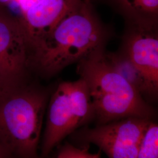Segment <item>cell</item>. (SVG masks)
Instances as JSON below:
<instances>
[{
	"mask_svg": "<svg viewBox=\"0 0 158 158\" xmlns=\"http://www.w3.org/2000/svg\"><path fill=\"white\" fill-rule=\"evenodd\" d=\"M110 35L91 0H82L29 52V68L44 77H52L104 48Z\"/></svg>",
	"mask_w": 158,
	"mask_h": 158,
	"instance_id": "cell-1",
	"label": "cell"
},
{
	"mask_svg": "<svg viewBox=\"0 0 158 158\" xmlns=\"http://www.w3.org/2000/svg\"><path fill=\"white\" fill-rule=\"evenodd\" d=\"M51 90L27 75L0 89V145L14 158H41L40 145Z\"/></svg>",
	"mask_w": 158,
	"mask_h": 158,
	"instance_id": "cell-2",
	"label": "cell"
},
{
	"mask_svg": "<svg viewBox=\"0 0 158 158\" xmlns=\"http://www.w3.org/2000/svg\"><path fill=\"white\" fill-rule=\"evenodd\" d=\"M77 73L89 89L97 125L128 117L153 119L155 110L102 48L77 63Z\"/></svg>",
	"mask_w": 158,
	"mask_h": 158,
	"instance_id": "cell-3",
	"label": "cell"
},
{
	"mask_svg": "<svg viewBox=\"0 0 158 158\" xmlns=\"http://www.w3.org/2000/svg\"><path fill=\"white\" fill-rule=\"evenodd\" d=\"M45 128L40 145L41 158H47L68 136L94 121L90 93L79 77L62 81L51 92L47 106Z\"/></svg>",
	"mask_w": 158,
	"mask_h": 158,
	"instance_id": "cell-4",
	"label": "cell"
},
{
	"mask_svg": "<svg viewBox=\"0 0 158 158\" xmlns=\"http://www.w3.org/2000/svg\"><path fill=\"white\" fill-rule=\"evenodd\" d=\"M114 61L125 77L149 103L158 93V29L126 26Z\"/></svg>",
	"mask_w": 158,
	"mask_h": 158,
	"instance_id": "cell-5",
	"label": "cell"
},
{
	"mask_svg": "<svg viewBox=\"0 0 158 158\" xmlns=\"http://www.w3.org/2000/svg\"><path fill=\"white\" fill-rule=\"evenodd\" d=\"M152 119L128 117L94 127L86 126L72 135L81 145L94 144L108 158H136L147 126Z\"/></svg>",
	"mask_w": 158,
	"mask_h": 158,
	"instance_id": "cell-6",
	"label": "cell"
},
{
	"mask_svg": "<svg viewBox=\"0 0 158 158\" xmlns=\"http://www.w3.org/2000/svg\"><path fill=\"white\" fill-rule=\"evenodd\" d=\"M29 54L19 18L0 7V77L4 86L27 75Z\"/></svg>",
	"mask_w": 158,
	"mask_h": 158,
	"instance_id": "cell-7",
	"label": "cell"
},
{
	"mask_svg": "<svg viewBox=\"0 0 158 158\" xmlns=\"http://www.w3.org/2000/svg\"><path fill=\"white\" fill-rule=\"evenodd\" d=\"M82 0H34L20 8L19 18L29 52L44 40Z\"/></svg>",
	"mask_w": 158,
	"mask_h": 158,
	"instance_id": "cell-8",
	"label": "cell"
},
{
	"mask_svg": "<svg viewBox=\"0 0 158 158\" xmlns=\"http://www.w3.org/2000/svg\"><path fill=\"white\" fill-rule=\"evenodd\" d=\"M124 19L126 25L156 30L158 26V0H106Z\"/></svg>",
	"mask_w": 158,
	"mask_h": 158,
	"instance_id": "cell-9",
	"label": "cell"
},
{
	"mask_svg": "<svg viewBox=\"0 0 158 158\" xmlns=\"http://www.w3.org/2000/svg\"><path fill=\"white\" fill-rule=\"evenodd\" d=\"M136 158H158V125L153 119L147 126Z\"/></svg>",
	"mask_w": 158,
	"mask_h": 158,
	"instance_id": "cell-10",
	"label": "cell"
},
{
	"mask_svg": "<svg viewBox=\"0 0 158 158\" xmlns=\"http://www.w3.org/2000/svg\"><path fill=\"white\" fill-rule=\"evenodd\" d=\"M89 146H76L69 142L60 145L56 158H102L100 152H89Z\"/></svg>",
	"mask_w": 158,
	"mask_h": 158,
	"instance_id": "cell-11",
	"label": "cell"
},
{
	"mask_svg": "<svg viewBox=\"0 0 158 158\" xmlns=\"http://www.w3.org/2000/svg\"><path fill=\"white\" fill-rule=\"evenodd\" d=\"M0 158H14L0 145Z\"/></svg>",
	"mask_w": 158,
	"mask_h": 158,
	"instance_id": "cell-12",
	"label": "cell"
},
{
	"mask_svg": "<svg viewBox=\"0 0 158 158\" xmlns=\"http://www.w3.org/2000/svg\"><path fill=\"white\" fill-rule=\"evenodd\" d=\"M14 0H0V7L6 8Z\"/></svg>",
	"mask_w": 158,
	"mask_h": 158,
	"instance_id": "cell-13",
	"label": "cell"
},
{
	"mask_svg": "<svg viewBox=\"0 0 158 158\" xmlns=\"http://www.w3.org/2000/svg\"><path fill=\"white\" fill-rule=\"evenodd\" d=\"M3 86H4V84H3V83H2V81L1 79V77H0V89H1Z\"/></svg>",
	"mask_w": 158,
	"mask_h": 158,
	"instance_id": "cell-14",
	"label": "cell"
}]
</instances>
